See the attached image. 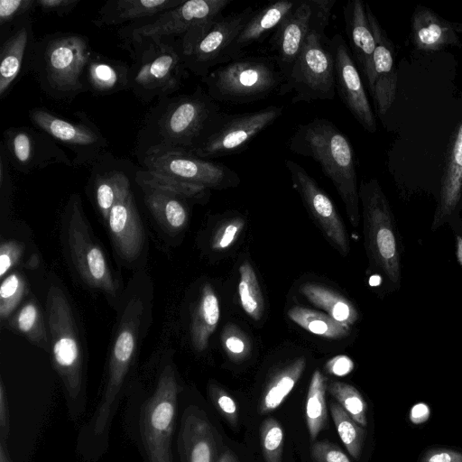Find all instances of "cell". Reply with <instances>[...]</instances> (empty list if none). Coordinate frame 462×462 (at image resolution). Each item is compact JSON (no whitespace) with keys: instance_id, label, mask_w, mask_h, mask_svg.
<instances>
[{"instance_id":"obj_33","label":"cell","mask_w":462,"mask_h":462,"mask_svg":"<svg viewBox=\"0 0 462 462\" xmlns=\"http://www.w3.org/2000/svg\"><path fill=\"white\" fill-rule=\"evenodd\" d=\"M300 291L311 304L341 324L351 327L359 318L357 310L348 299L323 284L305 282Z\"/></svg>"},{"instance_id":"obj_36","label":"cell","mask_w":462,"mask_h":462,"mask_svg":"<svg viewBox=\"0 0 462 462\" xmlns=\"http://www.w3.org/2000/svg\"><path fill=\"white\" fill-rule=\"evenodd\" d=\"M10 327L24 336L31 343L48 351L51 349L44 318L34 300H27L12 316Z\"/></svg>"},{"instance_id":"obj_2","label":"cell","mask_w":462,"mask_h":462,"mask_svg":"<svg viewBox=\"0 0 462 462\" xmlns=\"http://www.w3.org/2000/svg\"><path fill=\"white\" fill-rule=\"evenodd\" d=\"M291 152L317 162L340 196L353 227L360 223L355 153L347 136L331 121L314 118L299 125L291 136Z\"/></svg>"},{"instance_id":"obj_41","label":"cell","mask_w":462,"mask_h":462,"mask_svg":"<svg viewBox=\"0 0 462 462\" xmlns=\"http://www.w3.org/2000/svg\"><path fill=\"white\" fill-rule=\"evenodd\" d=\"M135 180L138 185H146L167 190L186 199H201L208 193V189L204 187L179 181L143 169L136 172Z\"/></svg>"},{"instance_id":"obj_34","label":"cell","mask_w":462,"mask_h":462,"mask_svg":"<svg viewBox=\"0 0 462 462\" xmlns=\"http://www.w3.org/2000/svg\"><path fill=\"white\" fill-rule=\"evenodd\" d=\"M306 367V359L299 357L274 374L266 385L259 405L261 413L277 409L292 391Z\"/></svg>"},{"instance_id":"obj_54","label":"cell","mask_w":462,"mask_h":462,"mask_svg":"<svg viewBox=\"0 0 462 462\" xmlns=\"http://www.w3.org/2000/svg\"><path fill=\"white\" fill-rule=\"evenodd\" d=\"M0 426H1V439L5 441L9 433V412L7 399L5 397V387L3 382L0 383Z\"/></svg>"},{"instance_id":"obj_32","label":"cell","mask_w":462,"mask_h":462,"mask_svg":"<svg viewBox=\"0 0 462 462\" xmlns=\"http://www.w3.org/2000/svg\"><path fill=\"white\" fill-rule=\"evenodd\" d=\"M219 319L218 298L212 286L206 283L201 288L191 317L190 337L197 351L202 352L208 347L209 337L216 330Z\"/></svg>"},{"instance_id":"obj_20","label":"cell","mask_w":462,"mask_h":462,"mask_svg":"<svg viewBox=\"0 0 462 462\" xmlns=\"http://www.w3.org/2000/svg\"><path fill=\"white\" fill-rule=\"evenodd\" d=\"M330 48L334 57L336 88L341 101L365 130L374 133L377 129L375 116L346 40L341 34H334Z\"/></svg>"},{"instance_id":"obj_51","label":"cell","mask_w":462,"mask_h":462,"mask_svg":"<svg viewBox=\"0 0 462 462\" xmlns=\"http://www.w3.org/2000/svg\"><path fill=\"white\" fill-rule=\"evenodd\" d=\"M80 0H36L37 7L45 14L63 17L70 14Z\"/></svg>"},{"instance_id":"obj_1","label":"cell","mask_w":462,"mask_h":462,"mask_svg":"<svg viewBox=\"0 0 462 462\" xmlns=\"http://www.w3.org/2000/svg\"><path fill=\"white\" fill-rule=\"evenodd\" d=\"M218 104L201 87L192 93L157 100L145 115L137 134V159L155 148L193 152L212 134L224 116Z\"/></svg>"},{"instance_id":"obj_28","label":"cell","mask_w":462,"mask_h":462,"mask_svg":"<svg viewBox=\"0 0 462 462\" xmlns=\"http://www.w3.org/2000/svg\"><path fill=\"white\" fill-rule=\"evenodd\" d=\"M453 22L432 9L417 5L411 17V40L418 51L435 52L448 46H460Z\"/></svg>"},{"instance_id":"obj_11","label":"cell","mask_w":462,"mask_h":462,"mask_svg":"<svg viewBox=\"0 0 462 462\" xmlns=\"http://www.w3.org/2000/svg\"><path fill=\"white\" fill-rule=\"evenodd\" d=\"M179 390L172 366H165L141 415V432L149 462H172L171 448Z\"/></svg>"},{"instance_id":"obj_4","label":"cell","mask_w":462,"mask_h":462,"mask_svg":"<svg viewBox=\"0 0 462 462\" xmlns=\"http://www.w3.org/2000/svg\"><path fill=\"white\" fill-rule=\"evenodd\" d=\"M132 59L128 89L143 103L171 97L187 71L181 43L171 38L141 37L125 48Z\"/></svg>"},{"instance_id":"obj_12","label":"cell","mask_w":462,"mask_h":462,"mask_svg":"<svg viewBox=\"0 0 462 462\" xmlns=\"http://www.w3.org/2000/svg\"><path fill=\"white\" fill-rule=\"evenodd\" d=\"M66 224L69 252L81 279L92 288L115 294L117 283L103 250L91 236L78 194L68 201Z\"/></svg>"},{"instance_id":"obj_35","label":"cell","mask_w":462,"mask_h":462,"mask_svg":"<svg viewBox=\"0 0 462 462\" xmlns=\"http://www.w3.org/2000/svg\"><path fill=\"white\" fill-rule=\"evenodd\" d=\"M288 318L308 332L328 339H341L350 333V327L341 324L328 314L302 306L288 310Z\"/></svg>"},{"instance_id":"obj_31","label":"cell","mask_w":462,"mask_h":462,"mask_svg":"<svg viewBox=\"0 0 462 462\" xmlns=\"http://www.w3.org/2000/svg\"><path fill=\"white\" fill-rule=\"evenodd\" d=\"M139 186L147 208L163 227L177 232L186 226L189 218L186 199L158 188Z\"/></svg>"},{"instance_id":"obj_37","label":"cell","mask_w":462,"mask_h":462,"mask_svg":"<svg viewBox=\"0 0 462 462\" xmlns=\"http://www.w3.org/2000/svg\"><path fill=\"white\" fill-rule=\"evenodd\" d=\"M131 189L127 176L119 171L98 173L94 181L96 204L103 218L107 221L116 201Z\"/></svg>"},{"instance_id":"obj_15","label":"cell","mask_w":462,"mask_h":462,"mask_svg":"<svg viewBox=\"0 0 462 462\" xmlns=\"http://www.w3.org/2000/svg\"><path fill=\"white\" fill-rule=\"evenodd\" d=\"M77 122L66 120L45 108L29 112L32 124L75 154L73 166H83L97 161L108 146V141L96 124L82 111L75 112Z\"/></svg>"},{"instance_id":"obj_39","label":"cell","mask_w":462,"mask_h":462,"mask_svg":"<svg viewBox=\"0 0 462 462\" xmlns=\"http://www.w3.org/2000/svg\"><path fill=\"white\" fill-rule=\"evenodd\" d=\"M238 295L245 312L254 320H260L264 301L255 272L248 261L239 267Z\"/></svg>"},{"instance_id":"obj_22","label":"cell","mask_w":462,"mask_h":462,"mask_svg":"<svg viewBox=\"0 0 462 462\" xmlns=\"http://www.w3.org/2000/svg\"><path fill=\"white\" fill-rule=\"evenodd\" d=\"M367 18L374 36V85L372 94L378 116L383 119L396 98L398 72L394 62V48L368 4Z\"/></svg>"},{"instance_id":"obj_17","label":"cell","mask_w":462,"mask_h":462,"mask_svg":"<svg viewBox=\"0 0 462 462\" xmlns=\"http://www.w3.org/2000/svg\"><path fill=\"white\" fill-rule=\"evenodd\" d=\"M1 143L10 165L24 174L57 163L73 166L57 141L37 127L7 128L3 133Z\"/></svg>"},{"instance_id":"obj_42","label":"cell","mask_w":462,"mask_h":462,"mask_svg":"<svg viewBox=\"0 0 462 462\" xmlns=\"http://www.w3.org/2000/svg\"><path fill=\"white\" fill-rule=\"evenodd\" d=\"M327 390L359 425H367L366 402L356 388L343 382L331 381L327 383Z\"/></svg>"},{"instance_id":"obj_40","label":"cell","mask_w":462,"mask_h":462,"mask_svg":"<svg viewBox=\"0 0 462 462\" xmlns=\"http://www.w3.org/2000/svg\"><path fill=\"white\" fill-rule=\"evenodd\" d=\"M330 413L338 436L348 453L359 459L365 431L338 403H330Z\"/></svg>"},{"instance_id":"obj_5","label":"cell","mask_w":462,"mask_h":462,"mask_svg":"<svg viewBox=\"0 0 462 462\" xmlns=\"http://www.w3.org/2000/svg\"><path fill=\"white\" fill-rule=\"evenodd\" d=\"M358 193L369 262L396 291L402 280L401 248L389 201L375 179L362 180Z\"/></svg>"},{"instance_id":"obj_29","label":"cell","mask_w":462,"mask_h":462,"mask_svg":"<svg viewBox=\"0 0 462 462\" xmlns=\"http://www.w3.org/2000/svg\"><path fill=\"white\" fill-rule=\"evenodd\" d=\"M183 0H109L92 21L98 28L133 24L153 18L181 5ZM126 24V25H128Z\"/></svg>"},{"instance_id":"obj_6","label":"cell","mask_w":462,"mask_h":462,"mask_svg":"<svg viewBox=\"0 0 462 462\" xmlns=\"http://www.w3.org/2000/svg\"><path fill=\"white\" fill-rule=\"evenodd\" d=\"M201 81L217 103L248 104L280 91L285 80L276 60L242 56L211 69Z\"/></svg>"},{"instance_id":"obj_58","label":"cell","mask_w":462,"mask_h":462,"mask_svg":"<svg viewBox=\"0 0 462 462\" xmlns=\"http://www.w3.org/2000/svg\"><path fill=\"white\" fill-rule=\"evenodd\" d=\"M0 462H11L3 442L0 445Z\"/></svg>"},{"instance_id":"obj_48","label":"cell","mask_w":462,"mask_h":462,"mask_svg":"<svg viewBox=\"0 0 462 462\" xmlns=\"http://www.w3.org/2000/svg\"><path fill=\"white\" fill-rule=\"evenodd\" d=\"M24 247L16 240H6L0 245V278L5 275L20 262Z\"/></svg>"},{"instance_id":"obj_13","label":"cell","mask_w":462,"mask_h":462,"mask_svg":"<svg viewBox=\"0 0 462 462\" xmlns=\"http://www.w3.org/2000/svg\"><path fill=\"white\" fill-rule=\"evenodd\" d=\"M143 312V302L136 298L131 299L124 310L111 347L107 381L94 422L95 434L103 433L128 372L137 346Z\"/></svg>"},{"instance_id":"obj_52","label":"cell","mask_w":462,"mask_h":462,"mask_svg":"<svg viewBox=\"0 0 462 462\" xmlns=\"http://www.w3.org/2000/svg\"><path fill=\"white\" fill-rule=\"evenodd\" d=\"M420 462H462V453L445 448H431L423 454Z\"/></svg>"},{"instance_id":"obj_19","label":"cell","mask_w":462,"mask_h":462,"mask_svg":"<svg viewBox=\"0 0 462 462\" xmlns=\"http://www.w3.org/2000/svg\"><path fill=\"white\" fill-rule=\"evenodd\" d=\"M285 166L295 190L300 196L307 210L319 224L331 245L346 256L350 246L345 225L330 198L317 181L297 162L287 160Z\"/></svg>"},{"instance_id":"obj_55","label":"cell","mask_w":462,"mask_h":462,"mask_svg":"<svg viewBox=\"0 0 462 462\" xmlns=\"http://www.w3.org/2000/svg\"><path fill=\"white\" fill-rule=\"evenodd\" d=\"M430 408L426 403H416L410 412V420L414 424H420L425 422L430 417Z\"/></svg>"},{"instance_id":"obj_56","label":"cell","mask_w":462,"mask_h":462,"mask_svg":"<svg viewBox=\"0 0 462 462\" xmlns=\"http://www.w3.org/2000/svg\"><path fill=\"white\" fill-rule=\"evenodd\" d=\"M456 255L457 262L462 267V236L459 235L456 236Z\"/></svg>"},{"instance_id":"obj_47","label":"cell","mask_w":462,"mask_h":462,"mask_svg":"<svg viewBox=\"0 0 462 462\" xmlns=\"http://www.w3.org/2000/svg\"><path fill=\"white\" fill-rule=\"evenodd\" d=\"M245 224V218L240 216L224 220L211 238V248L215 251H225L230 248L242 233Z\"/></svg>"},{"instance_id":"obj_59","label":"cell","mask_w":462,"mask_h":462,"mask_svg":"<svg viewBox=\"0 0 462 462\" xmlns=\"http://www.w3.org/2000/svg\"><path fill=\"white\" fill-rule=\"evenodd\" d=\"M455 31L457 33H462V23L453 22Z\"/></svg>"},{"instance_id":"obj_24","label":"cell","mask_w":462,"mask_h":462,"mask_svg":"<svg viewBox=\"0 0 462 462\" xmlns=\"http://www.w3.org/2000/svg\"><path fill=\"white\" fill-rule=\"evenodd\" d=\"M343 14L353 59L365 77L372 96L374 85L375 41L367 18L365 3L362 0H348L343 8Z\"/></svg>"},{"instance_id":"obj_49","label":"cell","mask_w":462,"mask_h":462,"mask_svg":"<svg viewBox=\"0 0 462 462\" xmlns=\"http://www.w3.org/2000/svg\"><path fill=\"white\" fill-rule=\"evenodd\" d=\"M209 394L217 410L234 426L237 423V405L235 400L217 385L209 386Z\"/></svg>"},{"instance_id":"obj_8","label":"cell","mask_w":462,"mask_h":462,"mask_svg":"<svg viewBox=\"0 0 462 462\" xmlns=\"http://www.w3.org/2000/svg\"><path fill=\"white\" fill-rule=\"evenodd\" d=\"M46 316L53 365L69 393L76 397L83 378L82 348L70 304L55 285L47 292Z\"/></svg>"},{"instance_id":"obj_30","label":"cell","mask_w":462,"mask_h":462,"mask_svg":"<svg viewBox=\"0 0 462 462\" xmlns=\"http://www.w3.org/2000/svg\"><path fill=\"white\" fill-rule=\"evenodd\" d=\"M129 65L92 52L84 71L87 91L93 95H112L128 89Z\"/></svg>"},{"instance_id":"obj_38","label":"cell","mask_w":462,"mask_h":462,"mask_svg":"<svg viewBox=\"0 0 462 462\" xmlns=\"http://www.w3.org/2000/svg\"><path fill=\"white\" fill-rule=\"evenodd\" d=\"M326 390V379L319 370H316L310 379L305 405L307 428L312 440L317 438L327 422Z\"/></svg>"},{"instance_id":"obj_18","label":"cell","mask_w":462,"mask_h":462,"mask_svg":"<svg viewBox=\"0 0 462 462\" xmlns=\"http://www.w3.org/2000/svg\"><path fill=\"white\" fill-rule=\"evenodd\" d=\"M254 13L247 6L240 12L222 14L184 57L186 69L202 79L211 69L226 63L232 45Z\"/></svg>"},{"instance_id":"obj_50","label":"cell","mask_w":462,"mask_h":462,"mask_svg":"<svg viewBox=\"0 0 462 462\" xmlns=\"http://www.w3.org/2000/svg\"><path fill=\"white\" fill-rule=\"evenodd\" d=\"M311 457L315 462H351L339 447L328 441L315 442L311 447Z\"/></svg>"},{"instance_id":"obj_14","label":"cell","mask_w":462,"mask_h":462,"mask_svg":"<svg viewBox=\"0 0 462 462\" xmlns=\"http://www.w3.org/2000/svg\"><path fill=\"white\" fill-rule=\"evenodd\" d=\"M335 3V0H300L296 9L274 31L272 44L285 81L310 32L316 29L325 32Z\"/></svg>"},{"instance_id":"obj_44","label":"cell","mask_w":462,"mask_h":462,"mask_svg":"<svg viewBox=\"0 0 462 462\" xmlns=\"http://www.w3.org/2000/svg\"><path fill=\"white\" fill-rule=\"evenodd\" d=\"M261 445L265 462H282L283 430L275 419L269 418L263 422Z\"/></svg>"},{"instance_id":"obj_53","label":"cell","mask_w":462,"mask_h":462,"mask_svg":"<svg viewBox=\"0 0 462 462\" xmlns=\"http://www.w3.org/2000/svg\"><path fill=\"white\" fill-rule=\"evenodd\" d=\"M326 369L336 376H345L352 372L354 363L350 357L340 355L328 360L326 364Z\"/></svg>"},{"instance_id":"obj_23","label":"cell","mask_w":462,"mask_h":462,"mask_svg":"<svg viewBox=\"0 0 462 462\" xmlns=\"http://www.w3.org/2000/svg\"><path fill=\"white\" fill-rule=\"evenodd\" d=\"M219 440L203 411L194 406L186 409L178 437L182 462H218Z\"/></svg>"},{"instance_id":"obj_7","label":"cell","mask_w":462,"mask_h":462,"mask_svg":"<svg viewBox=\"0 0 462 462\" xmlns=\"http://www.w3.org/2000/svg\"><path fill=\"white\" fill-rule=\"evenodd\" d=\"M232 0H189L153 18L118 30L122 48L141 37L171 38L181 43L184 57L208 32Z\"/></svg>"},{"instance_id":"obj_57","label":"cell","mask_w":462,"mask_h":462,"mask_svg":"<svg viewBox=\"0 0 462 462\" xmlns=\"http://www.w3.org/2000/svg\"><path fill=\"white\" fill-rule=\"evenodd\" d=\"M218 462H237V460L230 450H225L219 457Z\"/></svg>"},{"instance_id":"obj_26","label":"cell","mask_w":462,"mask_h":462,"mask_svg":"<svg viewBox=\"0 0 462 462\" xmlns=\"http://www.w3.org/2000/svg\"><path fill=\"white\" fill-rule=\"evenodd\" d=\"M462 197V119L452 139L441 179L439 199L433 217L432 230L448 222Z\"/></svg>"},{"instance_id":"obj_27","label":"cell","mask_w":462,"mask_h":462,"mask_svg":"<svg viewBox=\"0 0 462 462\" xmlns=\"http://www.w3.org/2000/svg\"><path fill=\"white\" fill-rule=\"evenodd\" d=\"M300 2V0H282L254 11L232 45L227 62L242 57L246 47L263 42L296 9Z\"/></svg>"},{"instance_id":"obj_21","label":"cell","mask_w":462,"mask_h":462,"mask_svg":"<svg viewBox=\"0 0 462 462\" xmlns=\"http://www.w3.org/2000/svg\"><path fill=\"white\" fill-rule=\"evenodd\" d=\"M0 42V98H4L32 69L37 40L31 15L15 23Z\"/></svg>"},{"instance_id":"obj_46","label":"cell","mask_w":462,"mask_h":462,"mask_svg":"<svg viewBox=\"0 0 462 462\" xmlns=\"http://www.w3.org/2000/svg\"><path fill=\"white\" fill-rule=\"evenodd\" d=\"M221 339L226 353L234 361H242L251 353L249 338L235 325L225 327Z\"/></svg>"},{"instance_id":"obj_45","label":"cell","mask_w":462,"mask_h":462,"mask_svg":"<svg viewBox=\"0 0 462 462\" xmlns=\"http://www.w3.org/2000/svg\"><path fill=\"white\" fill-rule=\"evenodd\" d=\"M36 7V0H1L0 37L4 36L15 23L31 15Z\"/></svg>"},{"instance_id":"obj_16","label":"cell","mask_w":462,"mask_h":462,"mask_svg":"<svg viewBox=\"0 0 462 462\" xmlns=\"http://www.w3.org/2000/svg\"><path fill=\"white\" fill-rule=\"evenodd\" d=\"M283 109L282 106H269L254 112L224 114L212 134L193 153L207 160L239 153L272 125Z\"/></svg>"},{"instance_id":"obj_25","label":"cell","mask_w":462,"mask_h":462,"mask_svg":"<svg viewBox=\"0 0 462 462\" xmlns=\"http://www.w3.org/2000/svg\"><path fill=\"white\" fill-rule=\"evenodd\" d=\"M106 222L117 253L127 261L134 260L143 248L144 233L131 189L116 201Z\"/></svg>"},{"instance_id":"obj_9","label":"cell","mask_w":462,"mask_h":462,"mask_svg":"<svg viewBox=\"0 0 462 462\" xmlns=\"http://www.w3.org/2000/svg\"><path fill=\"white\" fill-rule=\"evenodd\" d=\"M334 57L330 39L312 30L279 94L294 92L292 103L332 100L336 94Z\"/></svg>"},{"instance_id":"obj_43","label":"cell","mask_w":462,"mask_h":462,"mask_svg":"<svg viewBox=\"0 0 462 462\" xmlns=\"http://www.w3.org/2000/svg\"><path fill=\"white\" fill-rule=\"evenodd\" d=\"M26 291L23 276L19 273L6 275L0 286V318L5 319L17 308Z\"/></svg>"},{"instance_id":"obj_3","label":"cell","mask_w":462,"mask_h":462,"mask_svg":"<svg viewBox=\"0 0 462 462\" xmlns=\"http://www.w3.org/2000/svg\"><path fill=\"white\" fill-rule=\"evenodd\" d=\"M92 52L88 39L82 34H46L37 40L31 73L48 97L70 101L87 92L83 76Z\"/></svg>"},{"instance_id":"obj_10","label":"cell","mask_w":462,"mask_h":462,"mask_svg":"<svg viewBox=\"0 0 462 462\" xmlns=\"http://www.w3.org/2000/svg\"><path fill=\"white\" fill-rule=\"evenodd\" d=\"M138 162L143 170L206 189L236 187L240 178L228 166L181 149L148 150Z\"/></svg>"}]
</instances>
